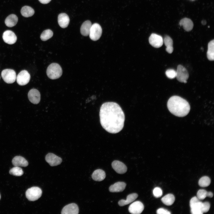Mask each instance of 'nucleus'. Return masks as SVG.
I'll use <instances>...</instances> for the list:
<instances>
[{"mask_svg": "<svg viewBox=\"0 0 214 214\" xmlns=\"http://www.w3.org/2000/svg\"><path fill=\"white\" fill-rule=\"evenodd\" d=\"M176 77L179 81L186 83L189 77V74L186 69L181 65H179L176 71Z\"/></svg>", "mask_w": 214, "mask_h": 214, "instance_id": "obj_7", "label": "nucleus"}, {"mask_svg": "<svg viewBox=\"0 0 214 214\" xmlns=\"http://www.w3.org/2000/svg\"><path fill=\"white\" fill-rule=\"evenodd\" d=\"M111 166L113 169L118 174H123L127 171V168L126 166L119 161H114L112 163Z\"/></svg>", "mask_w": 214, "mask_h": 214, "instance_id": "obj_15", "label": "nucleus"}, {"mask_svg": "<svg viewBox=\"0 0 214 214\" xmlns=\"http://www.w3.org/2000/svg\"><path fill=\"white\" fill-rule=\"evenodd\" d=\"M21 12L23 16L27 18L32 16L34 13V11L31 7L25 6L22 7Z\"/></svg>", "mask_w": 214, "mask_h": 214, "instance_id": "obj_26", "label": "nucleus"}, {"mask_svg": "<svg viewBox=\"0 0 214 214\" xmlns=\"http://www.w3.org/2000/svg\"><path fill=\"white\" fill-rule=\"evenodd\" d=\"M18 20V18L16 15L11 14L6 18L5 20V23L7 26L11 27L16 24Z\"/></svg>", "mask_w": 214, "mask_h": 214, "instance_id": "obj_23", "label": "nucleus"}, {"mask_svg": "<svg viewBox=\"0 0 214 214\" xmlns=\"http://www.w3.org/2000/svg\"><path fill=\"white\" fill-rule=\"evenodd\" d=\"M202 24L203 25H205L206 23V22L205 20H203L202 22Z\"/></svg>", "mask_w": 214, "mask_h": 214, "instance_id": "obj_40", "label": "nucleus"}, {"mask_svg": "<svg viewBox=\"0 0 214 214\" xmlns=\"http://www.w3.org/2000/svg\"><path fill=\"white\" fill-rule=\"evenodd\" d=\"M2 38L5 43L10 45L15 43L17 40V37L14 33L9 30H6L3 33Z\"/></svg>", "mask_w": 214, "mask_h": 214, "instance_id": "obj_11", "label": "nucleus"}, {"mask_svg": "<svg viewBox=\"0 0 214 214\" xmlns=\"http://www.w3.org/2000/svg\"><path fill=\"white\" fill-rule=\"evenodd\" d=\"M106 177V174L105 172L101 169L95 170L92 175V179L97 181H101L103 180Z\"/></svg>", "mask_w": 214, "mask_h": 214, "instance_id": "obj_20", "label": "nucleus"}, {"mask_svg": "<svg viewBox=\"0 0 214 214\" xmlns=\"http://www.w3.org/2000/svg\"><path fill=\"white\" fill-rule=\"evenodd\" d=\"M211 180L207 176H204L201 177L198 182L199 185L202 187H206L210 184Z\"/></svg>", "mask_w": 214, "mask_h": 214, "instance_id": "obj_31", "label": "nucleus"}, {"mask_svg": "<svg viewBox=\"0 0 214 214\" xmlns=\"http://www.w3.org/2000/svg\"><path fill=\"white\" fill-rule=\"evenodd\" d=\"M99 115L102 127L108 132L117 133L123 128L125 115L117 103L114 102L103 103L100 108Z\"/></svg>", "mask_w": 214, "mask_h": 214, "instance_id": "obj_1", "label": "nucleus"}, {"mask_svg": "<svg viewBox=\"0 0 214 214\" xmlns=\"http://www.w3.org/2000/svg\"><path fill=\"white\" fill-rule=\"evenodd\" d=\"M41 3L44 4H47L51 1V0H38Z\"/></svg>", "mask_w": 214, "mask_h": 214, "instance_id": "obj_38", "label": "nucleus"}, {"mask_svg": "<svg viewBox=\"0 0 214 214\" xmlns=\"http://www.w3.org/2000/svg\"><path fill=\"white\" fill-rule=\"evenodd\" d=\"M158 214H170L171 213L168 210L163 208H160L157 211Z\"/></svg>", "mask_w": 214, "mask_h": 214, "instance_id": "obj_36", "label": "nucleus"}, {"mask_svg": "<svg viewBox=\"0 0 214 214\" xmlns=\"http://www.w3.org/2000/svg\"><path fill=\"white\" fill-rule=\"evenodd\" d=\"M45 160L51 166L58 165L60 164L62 161L61 158L51 153H49L46 155Z\"/></svg>", "mask_w": 214, "mask_h": 214, "instance_id": "obj_12", "label": "nucleus"}, {"mask_svg": "<svg viewBox=\"0 0 214 214\" xmlns=\"http://www.w3.org/2000/svg\"><path fill=\"white\" fill-rule=\"evenodd\" d=\"M165 73L167 77L170 79L174 78L176 77V71L172 69H168Z\"/></svg>", "mask_w": 214, "mask_h": 214, "instance_id": "obj_33", "label": "nucleus"}, {"mask_svg": "<svg viewBox=\"0 0 214 214\" xmlns=\"http://www.w3.org/2000/svg\"><path fill=\"white\" fill-rule=\"evenodd\" d=\"M207 191L204 189L199 190L197 193V198L199 199L202 200L207 197Z\"/></svg>", "mask_w": 214, "mask_h": 214, "instance_id": "obj_32", "label": "nucleus"}, {"mask_svg": "<svg viewBox=\"0 0 214 214\" xmlns=\"http://www.w3.org/2000/svg\"><path fill=\"white\" fill-rule=\"evenodd\" d=\"M180 26H182L184 29L187 31H191L193 29V24L192 20L188 18L182 19L179 22Z\"/></svg>", "mask_w": 214, "mask_h": 214, "instance_id": "obj_19", "label": "nucleus"}, {"mask_svg": "<svg viewBox=\"0 0 214 214\" xmlns=\"http://www.w3.org/2000/svg\"><path fill=\"white\" fill-rule=\"evenodd\" d=\"M79 213V209L77 204L74 203L68 204L62 209L61 213L62 214H78Z\"/></svg>", "mask_w": 214, "mask_h": 214, "instance_id": "obj_14", "label": "nucleus"}, {"mask_svg": "<svg viewBox=\"0 0 214 214\" xmlns=\"http://www.w3.org/2000/svg\"><path fill=\"white\" fill-rule=\"evenodd\" d=\"M92 25L91 22L89 20L84 22L81 27L80 32L81 34L84 36H88Z\"/></svg>", "mask_w": 214, "mask_h": 214, "instance_id": "obj_21", "label": "nucleus"}, {"mask_svg": "<svg viewBox=\"0 0 214 214\" xmlns=\"http://www.w3.org/2000/svg\"><path fill=\"white\" fill-rule=\"evenodd\" d=\"M53 34V32L51 30L46 29L42 32L40 35V38L42 41H46L51 38Z\"/></svg>", "mask_w": 214, "mask_h": 214, "instance_id": "obj_29", "label": "nucleus"}, {"mask_svg": "<svg viewBox=\"0 0 214 214\" xmlns=\"http://www.w3.org/2000/svg\"><path fill=\"white\" fill-rule=\"evenodd\" d=\"M136 193H132L128 195L126 200L121 199L119 200L118 204L119 206H123L127 205L134 201L138 197Z\"/></svg>", "mask_w": 214, "mask_h": 214, "instance_id": "obj_22", "label": "nucleus"}, {"mask_svg": "<svg viewBox=\"0 0 214 214\" xmlns=\"http://www.w3.org/2000/svg\"><path fill=\"white\" fill-rule=\"evenodd\" d=\"M163 42L166 47V51L169 54L172 53L173 50V41L172 39L168 36H166L163 39Z\"/></svg>", "mask_w": 214, "mask_h": 214, "instance_id": "obj_24", "label": "nucleus"}, {"mask_svg": "<svg viewBox=\"0 0 214 214\" xmlns=\"http://www.w3.org/2000/svg\"><path fill=\"white\" fill-rule=\"evenodd\" d=\"M28 97L29 101L34 104L39 103L40 99V94L39 91L35 89H31L28 93Z\"/></svg>", "mask_w": 214, "mask_h": 214, "instance_id": "obj_13", "label": "nucleus"}, {"mask_svg": "<svg viewBox=\"0 0 214 214\" xmlns=\"http://www.w3.org/2000/svg\"><path fill=\"white\" fill-rule=\"evenodd\" d=\"M207 57L209 60H214V40L210 41L208 44V49L207 53Z\"/></svg>", "mask_w": 214, "mask_h": 214, "instance_id": "obj_25", "label": "nucleus"}, {"mask_svg": "<svg viewBox=\"0 0 214 214\" xmlns=\"http://www.w3.org/2000/svg\"><path fill=\"white\" fill-rule=\"evenodd\" d=\"M175 197L171 194H168L161 199V201L163 204L168 206L171 205L174 202Z\"/></svg>", "mask_w": 214, "mask_h": 214, "instance_id": "obj_27", "label": "nucleus"}, {"mask_svg": "<svg viewBox=\"0 0 214 214\" xmlns=\"http://www.w3.org/2000/svg\"><path fill=\"white\" fill-rule=\"evenodd\" d=\"M150 44L153 47L155 48H159L163 45V39L160 35L156 34H151L149 39Z\"/></svg>", "mask_w": 214, "mask_h": 214, "instance_id": "obj_9", "label": "nucleus"}, {"mask_svg": "<svg viewBox=\"0 0 214 214\" xmlns=\"http://www.w3.org/2000/svg\"><path fill=\"white\" fill-rule=\"evenodd\" d=\"M191 213L192 214H202V212L201 210L198 208H191Z\"/></svg>", "mask_w": 214, "mask_h": 214, "instance_id": "obj_37", "label": "nucleus"}, {"mask_svg": "<svg viewBox=\"0 0 214 214\" xmlns=\"http://www.w3.org/2000/svg\"><path fill=\"white\" fill-rule=\"evenodd\" d=\"M58 21L59 26L62 28H65L67 27L69 24L70 18L67 14L62 13L58 15Z\"/></svg>", "mask_w": 214, "mask_h": 214, "instance_id": "obj_16", "label": "nucleus"}, {"mask_svg": "<svg viewBox=\"0 0 214 214\" xmlns=\"http://www.w3.org/2000/svg\"><path fill=\"white\" fill-rule=\"evenodd\" d=\"M126 184L122 182H118L111 185L109 188V191L111 192L122 191L125 189Z\"/></svg>", "mask_w": 214, "mask_h": 214, "instance_id": "obj_18", "label": "nucleus"}, {"mask_svg": "<svg viewBox=\"0 0 214 214\" xmlns=\"http://www.w3.org/2000/svg\"><path fill=\"white\" fill-rule=\"evenodd\" d=\"M202 203L197 197L194 196L192 198L190 201V205L191 208H198L201 210Z\"/></svg>", "mask_w": 214, "mask_h": 214, "instance_id": "obj_28", "label": "nucleus"}, {"mask_svg": "<svg viewBox=\"0 0 214 214\" xmlns=\"http://www.w3.org/2000/svg\"><path fill=\"white\" fill-rule=\"evenodd\" d=\"M162 190L159 187H155L153 190L154 196L156 198H158L161 196L162 195Z\"/></svg>", "mask_w": 214, "mask_h": 214, "instance_id": "obj_34", "label": "nucleus"}, {"mask_svg": "<svg viewBox=\"0 0 214 214\" xmlns=\"http://www.w3.org/2000/svg\"><path fill=\"white\" fill-rule=\"evenodd\" d=\"M1 76L5 82L7 84L14 83L16 78L15 71L11 69H5L3 70L1 73Z\"/></svg>", "mask_w": 214, "mask_h": 214, "instance_id": "obj_5", "label": "nucleus"}, {"mask_svg": "<svg viewBox=\"0 0 214 214\" xmlns=\"http://www.w3.org/2000/svg\"><path fill=\"white\" fill-rule=\"evenodd\" d=\"M12 163L14 166L25 167L28 165L27 161L23 157L20 156L14 157L12 160Z\"/></svg>", "mask_w": 214, "mask_h": 214, "instance_id": "obj_17", "label": "nucleus"}, {"mask_svg": "<svg viewBox=\"0 0 214 214\" xmlns=\"http://www.w3.org/2000/svg\"><path fill=\"white\" fill-rule=\"evenodd\" d=\"M62 73L60 65L56 63H52L47 67L46 73L48 77L51 79H56L60 78Z\"/></svg>", "mask_w": 214, "mask_h": 214, "instance_id": "obj_3", "label": "nucleus"}, {"mask_svg": "<svg viewBox=\"0 0 214 214\" xmlns=\"http://www.w3.org/2000/svg\"><path fill=\"white\" fill-rule=\"evenodd\" d=\"M30 75L26 70L21 71L16 77L17 82L20 85L23 86L27 84L29 82Z\"/></svg>", "mask_w": 214, "mask_h": 214, "instance_id": "obj_8", "label": "nucleus"}, {"mask_svg": "<svg viewBox=\"0 0 214 214\" xmlns=\"http://www.w3.org/2000/svg\"><path fill=\"white\" fill-rule=\"evenodd\" d=\"M167 106L171 113L179 117L186 116L190 109L188 103L185 99L177 96H174L170 97L168 101Z\"/></svg>", "mask_w": 214, "mask_h": 214, "instance_id": "obj_2", "label": "nucleus"}, {"mask_svg": "<svg viewBox=\"0 0 214 214\" xmlns=\"http://www.w3.org/2000/svg\"><path fill=\"white\" fill-rule=\"evenodd\" d=\"M42 192V191L40 188L33 187L27 190L26 192V196L29 200L34 201L41 196Z\"/></svg>", "mask_w": 214, "mask_h": 214, "instance_id": "obj_4", "label": "nucleus"}, {"mask_svg": "<svg viewBox=\"0 0 214 214\" xmlns=\"http://www.w3.org/2000/svg\"><path fill=\"white\" fill-rule=\"evenodd\" d=\"M9 173L10 174L13 175L20 176L23 174V172L20 167L15 166L10 170Z\"/></svg>", "mask_w": 214, "mask_h": 214, "instance_id": "obj_30", "label": "nucleus"}, {"mask_svg": "<svg viewBox=\"0 0 214 214\" xmlns=\"http://www.w3.org/2000/svg\"><path fill=\"white\" fill-rule=\"evenodd\" d=\"M102 29L98 23H94L92 25L90 29L89 36L92 40L96 41L100 38L102 34Z\"/></svg>", "mask_w": 214, "mask_h": 214, "instance_id": "obj_6", "label": "nucleus"}, {"mask_svg": "<svg viewBox=\"0 0 214 214\" xmlns=\"http://www.w3.org/2000/svg\"><path fill=\"white\" fill-rule=\"evenodd\" d=\"M210 207V204L209 202H203L201 210L203 213H205L209 211Z\"/></svg>", "mask_w": 214, "mask_h": 214, "instance_id": "obj_35", "label": "nucleus"}, {"mask_svg": "<svg viewBox=\"0 0 214 214\" xmlns=\"http://www.w3.org/2000/svg\"><path fill=\"white\" fill-rule=\"evenodd\" d=\"M213 196V194L211 192H207V196L210 198H212Z\"/></svg>", "mask_w": 214, "mask_h": 214, "instance_id": "obj_39", "label": "nucleus"}, {"mask_svg": "<svg viewBox=\"0 0 214 214\" xmlns=\"http://www.w3.org/2000/svg\"><path fill=\"white\" fill-rule=\"evenodd\" d=\"M143 203L139 201H136L131 204L129 206V212L133 214H140L144 209Z\"/></svg>", "mask_w": 214, "mask_h": 214, "instance_id": "obj_10", "label": "nucleus"}, {"mask_svg": "<svg viewBox=\"0 0 214 214\" xmlns=\"http://www.w3.org/2000/svg\"><path fill=\"white\" fill-rule=\"evenodd\" d=\"M0 197H1V196H0Z\"/></svg>", "mask_w": 214, "mask_h": 214, "instance_id": "obj_41", "label": "nucleus"}]
</instances>
